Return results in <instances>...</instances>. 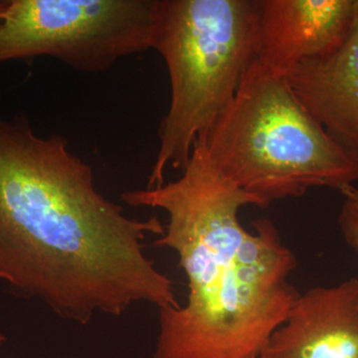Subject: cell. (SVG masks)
I'll return each instance as SVG.
<instances>
[{
	"label": "cell",
	"instance_id": "6da1fadb",
	"mask_svg": "<svg viewBox=\"0 0 358 358\" xmlns=\"http://www.w3.org/2000/svg\"><path fill=\"white\" fill-rule=\"evenodd\" d=\"M157 217L129 218L96 190L93 169L59 134L0 115V284L87 324L136 303L178 308L173 282L145 253Z\"/></svg>",
	"mask_w": 358,
	"mask_h": 358
},
{
	"label": "cell",
	"instance_id": "7a4b0ae2",
	"mask_svg": "<svg viewBox=\"0 0 358 358\" xmlns=\"http://www.w3.org/2000/svg\"><path fill=\"white\" fill-rule=\"evenodd\" d=\"M182 171L121 196L166 212L155 245L176 252L187 278L185 305L159 310L154 358H258L300 296L289 281L296 255L270 219L242 225V207L266 205L225 178L199 141Z\"/></svg>",
	"mask_w": 358,
	"mask_h": 358
},
{
	"label": "cell",
	"instance_id": "3957f363",
	"mask_svg": "<svg viewBox=\"0 0 358 358\" xmlns=\"http://www.w3.org/2000/svg\"><path fill=\"white\" fill-rule=\"evenodd\" d=\"M196 141L225 178L266 207L310 188L343 192L358 180V155L327 133L286 76L255 57L229 105Z\"/></svg>",
	"mask_w": 358,
	"mask_h": 358
},
{
	"label": "cell",
	"instance_id": "277c9868",
	"mask_svg": "<svg viewBox=\"0 0 358 358\" xmlns=\"http://www.w3.org/2000/svg\"><path fill=\"white\" fill-rule=\"evenodd\" d=\"M166 62L171 103L148 188L185 169L193 145L234 98L255 57L254 0H159L154 46Z\"/></svg>",
	"mask_w": 358,
	"mask_h": 358
},
{
	"label": "cell",
	"instance_id": "5b68a950",
	"mask_svg": "<svg viewBox=\"0 0 358 358\" xmlns=\"http://www.w3.org/2000/svg\"><path fill=\"white\" fill-rule=\"evenodd\" d=\"M159 0H8L0 64L49 56L87 73L152 49Z\"/></svg>",
	"mask_w": 358,
	"mask_h": 358
},
{
	"label": "cell",
	"instance_id": "8992f818",
	"mask_svg": "<svg viewBox=\"0 0 358 358\" xmlns=\"http://www.w3.org/2000/svg\"><path fill=\"white\" fill-rule=\"evenodd\" d=\"M255 59L286 76L301 63L333 53L345 42L355 0H254Z\"/></svg>",
	"mask_w": 358,
	"mask_h": 358
},
{
	"label": "cell",
	"instance_id": "52a82bcc",
	"mask_svg": "<svg viewBox=\"0 0 358 358\" xmlns=\"http://www.w3.org/2000/svg\"><path fill=\"white\" fill-rule=\"evenodd\" d=\"M258 358H358V279L300 294Z\"/></svg>",
	"mask_w": 358,
	"mask_h": 358
},
{
	"label": "cell",
	"instance_id": "ba28073f",
	"mask_svg": "<svg viewBox=\"0 0 358 358\" xmlns=\"http://www.w3.org/2000/svg\"><path fill=\"white\" fill-rule=\"evenodd\" d=\"M306 109L341 147L358 155V0L348 37L324 57L287 75Z\"/></svg>",
	"mask_w": 358,
	"mask_h": 358
},
{
	"label": "cell",
	"instance_id": "9c48e42d",
	"mask_svg": "<svg viewBox=\"0 0 358 358\" xmlns=\"http://www.w3.org/2000/svg\"><path fill=\"white\" fill-rule=\"evenodd\" d=\"M341 193L343 201L338 218L339 229L348 246L358 253V188L350 186Z\"/></svg>",
	"mask_w": 358,
	"mask_h": 358
},
{
	"label": "cell",
	"instance_id": "30bf717a",
	"mask_svg": "<svg viewBox=\"0 0 358 358\" xmlns=\"http://www.w3.org/2000/svg\"><path fill=\"white\" fill-rule=\"evenodd\" d=\"M7 2H8V0H0V18L6 10Z\"/></svg>",
	"mask_w": 358,
	"mask_h": 358
},
{
	"label": "cell",
	"instance_id": "8fae6325",
	"mask_svg": "<svg viewBox=\"0 0 358 358\" xmlns=\"http://www.w3.org/2000/svg\"><path fill=\"white\" fill-rule=\"evenodd\" d=\"M6 341V336H3V334H0V345H2V343H4V341Z\"/></svg>",
	"mask_w": 358,
	"mask_h": 358
}]
</instances>
